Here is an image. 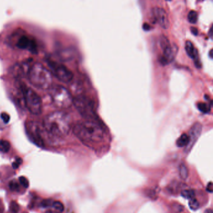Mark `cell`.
Listing matches in <instances>:
<instances>
[{
    "mask_svg": "<svg viewBox=\"0 0 213 213\" xmlns=\"http://www.w3.org/2000/svg\"><path fill=\"white\" fill-rule=\"evenodd\" d=\"M53 201L52 199H44V200H43L42 201L41 205L44 207H48L51 206V205L53 206Z\"/></svg>",
    "mask_w": 213,
    "mask_h": 213,
    "instance_id": "26",
    "label": "cell"
},
{
    "mask_svg": "<svg viewBox=\"0 0 213 213\" xmlns=\"http://www.w3.org/2000/svg\"><path fill=\"white\" fill-rule=\"evenodd\" d=\"M153 16L160 26L164 28L168 29L169 27V21L166 11L160 8H156L153 10Z\"/></svg>",
    "mask_w": 213,
    "mask_h": 213,
    "instance_id": "12",
    "label": "cell"
},
{
    "mask_svg": "<svg viewBox=\"0 0 213 213\" xmlns=\"http://www.w3.org/2000/svg\"><path fill=\"white\" fill-rule=\"evenodd\" d=\"M11 145L10 142L5 140H0V151L3 153H7L10 151Z\"/></svg>",
    "mask_w": 213,
    "mask_h": 213,
    "instance_id": "15",
    "label": "cell"
},
{
    "mask_svg": "<svg viewBox=\"0 0 213 213\" xmlns=\"http://www.w3.org/2000/svg\"><path fill=\"white\" fill-rule=\"evenodd\" d=\"M16 46L20 49H27L32 53H36L37 52L35 41L28 36H22L20 37L17 41Z\"/></svg>",
    "mask_w": 213,
    "mask_h": 213,
    "instance_id": "11",
    "label": "cell"
},
{
    "mask_svg": "<svg viewBox=\"0 0 213 213\" xmlns=\"http://www.w3.org/2000/svg\"><path fill=\"white\" fill-rule=\"evenodd\" d=\"M160 45L163 50V56L160 62L163 65H166L174 60L177 53V47L172 46L168 39L164 36H162L160 39Z\"/></svg>",
    "mask_w": 213,
    "mask_h": 213,
    "instance_id": "8",
    "label": "cell"
},
{
    "mask_svg": "<svg viewBox=\"0 0 213 213\" xmlns=\"http://www.w3.org/2000/svg\"><path fill=\"white\" fill-rule=\"evenodd\" d=\"M181 195L184 198L190 199L191 198H193L194 197L195 194H194V192L193 190H192V189H185L181 192Z\"/></svg>",
    "mask_w": 213,
    "mask_h": 213,
    "instance_id": "19",
    "label": "cell"
},
{
    "mask_svg": "<svg viewBox=\"0 0 213 213\" xmlns=\"http://www.w3.org/2000/svg\"><path fill=\"white\" fill-rule=\"evenodd\" d=\"M28 76L30 83L38 89L46 90L51 87L53 82L51 73L42 64H34L28 71Z\"/></svg>",
    "mask_w": 213,
    "mask_h": 213,
    "instance_id": "3",
    "label": "cell"
},
{
    "mask_svg": "<svg viewBox=\"0 0 213 213\" xmlns=\"http://www.w3.org/2000/svg\"><path fill=\"white\" fill-rule=\"evenodd\" d=\"M191 31L192 33L194 35H195V36H196V35L197 34V33H198L197 29L196 28H191Z\"/></svg>",
    "mask_w": 213,
    "mask_h": 213,
    "instance_id": "30",
    "label": "cell"
},
{
    "mask_svg": "<svg viewBox=\"0 0 213 213\" xmlns=\"http://www.w3.org/2000/svg\"><path fill=\"white\" fill-rule=\"evenodd\" d=\"M48 65L53 75L61 82L69 83L73 79L74 74L72 71L65 65L53 61L48 62Z\"/></svg>",
    "mask_w": 213,
    "mask_h": 213,
    "instance_id": "7",
    "label": "cell"
},
{
    "mask_svg": "<svg viewBox=\"0 0 213 213\" xmlns=\"http://www.w3.org/2000/svg\"><path fill=\"white\" fill-rule=\"evenodd\" d=\"M49 89L52 102L57 107L67 109L73 104V99L72 95L65 87L59 85H56Z\"/></svg>",
    "mask_w": 213,
    "mask_h": 213,
    "instance_id": "4",
    "label": "cell"
},
{
    "mask_svg": "<svg viewBox=\"0 0 213 213\" xmlns=\"http://www.w3.org/2000/svg\"><path fill=\"white\" fill-rule=\"evenodd\" d=\"M19 181L21 184L25 188H28L29 187V181L26 178L25 176H20L19 178Z\"/></svg>",
    "mask_w": 213,
    "mask_h": 213,
    "instance_id": "24",
    "label": "cell"
},
{
    "mask_svg": "<svg viewBox=\"0 0 213 213\" xmlns=\"http://www.w3.org/2000/svg\"><path fill=\"white\" fill-rule=\"evenodd\" d=\"M198 1H201V0H198Z\"/></svg>",
    "mask_w": 213,
    "mask_h": 213,
    "instance_id": "35",
    "label": "cell"
},
{
    "mask_svg": "<svg viewBox=\"0 0 213 213\" xmlns=\"http://www.w3.org/2000/svg\"><path fill=\"white\" fill-rule=\"evenodd\" d=\"M188 20L191 24H196L197 21V13L195 11H191L188 15Z\"/></svg>",
    "mask_w": 213,
    "mask_h": 213,
    "instance_id": "18",
    "label": "cell"
},
{
    "mask_svg": "<svg viewBox=\"0 0 213 213\" xmlns=\"http://www.w3.org/2000/svg\"><path fill=\"white\" fill-rule=\"evenodd\" d=\"M197 107L198 110L204 113H208L210 111V109H211V107L208 104L206 103H203V102H199L197 104Z\"/></svg>",
    "mask_w": 213,
    "mask_h": 213,
    "instance_id": "16",
    "label": "cell"
},
{
    "mask_svg": "<svg viewBox=\"0 0 213 213\" xmlns=\"http://www.w3.org/2000/svg\"><path fill=\"white\" fill-rule=\"evenodd\" d=\"M209 56H210L211 58L212 57V49H211V50L210 51V52H209Z\"/></svg>",
    "mask_w": 213,
    "mask_h": 213,
    "instance_id": "33",
    "label": "cell"
},
{
    "mask_svg": "<svg viewBox=\"0 0 213 213\" xmlns=\"http://www.w3.org/2000/svg\"><path fill=\"white\" fill-rule=\"evenodd\" d=\"M1 118L5 123H8L10 120V116L6 112H2L1 113Z\"/></svg>",
    "mask_w": 213,
    "mask_h": 213,
    "instance_id": "25",
    "label": "cell"
},
{
    "mask_svg": "<svg viewBox=\"0 0 213 213\" xmlns=\"http://www.w3.org/2000/svg\"><path fill=\"white\" fill-rule=\"evenodd\" d=\"M10 188L12 191H18L20 190V186L19 184L15 180H12L9 184Z\"/></svg>",
    "mask_w": 213,
    "mask_h": 213,
    "instance_id": "23",
    "label": "cell"
},
{
    "mask_svg": "<svg viewBox=\"0 0 213 213\" xmlns=\"http://www.w3.org/2000/svg\"><path fill=\"white\" fill-rule=\"evenodd\" d=\"M189 136L186 133H183L176 141V145L178 147H186L189 143Z\"/></svg>",
    "mask_w": 213,
    "mask_h": 213,
    "instance_id": "14",
    "label": "cell"
},
{
    "mask_svg": "<svg viewBox=\"0 0 213 213\" xmlns=\"http://www.w3.org/2000/svg\"><path fill=\"white\" fill-rule=\"evenodd\" d=\"M189 207L191 208V209H192L193 211H196L199 207V204L198 201L194 197L189 199Z\"/></svg>",
    "mask_w": 213,
    "mask_h": 213,
    "instance_id": "20",
    "label": "cell"
},
{
    "mask_svg": "<svg viewBox=\"0 0 213 213\" xmlns=\"http://www.w3.org/2000/svg\"><path fill=\"white\" fill-rule=\"evenodd\" d=\"M185 50L188 55L194 60L196 65L197 67H201V63L199 60L198 52L197 49L194 47L193 44L190 41H187L185 44Z\"/></svg>",
    "mask_w": 213,
    "mask_h": 213,
    "instance_id": "13",
    "label": "cell"
},
{
    "mask_svg": "<svg viewBox=\"0 0 213 213\" xmlns=\"http://www.w3.org/2000/svg\"><path fill=\"white\" fill-rule=\"evenodd\" d=\"M10 209L13 213H17L20 210V206L16 201H12L10 203Z\"/></svg>",
    "mask_w": 213,
    "mask_h": 213,
    "instance_id": "21",
    "label": "cell"
},
{
    "mask_svg": "<svg viewBox=\"0 0 213 213\" xmlns=\"http://www.w3.org/2000/svg\"><path fill=\"white\" fill-rule=\"evenodd\" d=\"M204 213H212V211L211 209H207Z\"/></svg>",
    "mask_w": 213,
    "mask_h": 213,
    "instance_id": "32",
    "label": "cell"
},
{
    "mask_svg": "<svg viewBox=\"0 0 213 213\" xmlns=\"http://www.w3.org/2000/svg\"><path fill=\"white\" fill-rule=\"evenodd\" d=\"M43 126L51 136L63 137L66 136L71 128L70 118L63 112H54L48 114L44 118Z\"/></svg>",
    "mask_w": 213,
    "mask_h": 213,
    "instance_id": "1",
    "label": "cell"
},
{
    "mask_svg": "<svg viewBox=\"0 0 213 213\" xmlns=\"http://www.w3.org/2000/svg\"><path fill=\"white\" fill-rule=\"evenodd\" d=\"M207 191L211 193H212V184L211 182H210L208 184H207Z\"/></svg>",
    "mask_w": 213,
    "mask_h": 213,
    "instance_id": "28",
    "label": "cell"
},
{
    "mask_svg": "<svg viewBox=\"0 0 213 213\" xmlns=\"http://www.w3.org/2000/svg\"><path fill=\"white\" fill-rule=\"evenodd\" d=\"M53 207L58 211L59 212H63L64 211V205L63 204L62 202H61L60 201H55V202H53Z\"/></svg>",
    "mask_w": 213,
    "mask_h": 213,
    "instance_id": "22",
    "label": "cell"
},
{
    "mask_svg": "<svg viewBox=\"0 0 213 213\" xmlns=\"http://www.w3.org/2000/svg\"><path fill=\"white\" fill-rule=\"evenodd\" d=\"M73 104L80 115L86 120H96V115L93 103L88 97L79 95L73 99Z\"/></svg>",
    "mask_w": 213,
    "mask_h": 213,
    "instance_id": "5",
    "label": "cell"
},
{
    "mask_svg": "<svg viewBox=\"0 0 213 213\" xmlns=\"http://www.w3.org/2000/svg\"><path fill=\"white\" fill-rule=\"evenodd\" d=\"M143 28L144 30H145V31H150V30L151 29V26H150L149 24H146V23H145V24L143 25Z\"/></svg>",
    "mask_w": 213,
    "mask_h": 213,
    "instance_id": "29",
    "label": "cell"
},
{
    "mask_svg": "<svg viewBox=\"0 0 213 213\" xmlns=\"http://www.w3.org/2000/svg\"><path fill=\"white\" fill-rule=\"evenodd\" d=\"M22 162H23V160H22L21 158H17L16 159V161H15V162H13V164H12L13 168L14 169H17V168H18V167L20 166V165H21Z\"/></svg>",
    "mask_w": 213,
    "mask_h": 213,
    "instance_id": "27",
    "label": "cell"
},
{
    "mask_svg": "<svg viewBox=\"0 0 213 213\" xmlns=\"http://www.w3.org/2000/svg\"><path fill=\"white\" fill-rule=\"evenodd\" d=\"M202 125L199 122H196L191 128L189 130V143L188 145L186 147V152H189L190 150L193 147L194 145L199 138V136L202 132Z\"/></svg>",
    "mask_w": 213,
    "mask_h": 213,
    "instance_id": "10",
    "label": "cell"
},
{
    "mask_svg": "<svg viewBox=\"0 0 213 213\" xmlns=\"http://www.w3.org/2000/svg\"><path fill=\"white\" fill-rule=\"evenodd\" d=\"M26 131L31 140L38 146L44 145V137L42 128L35 122H30L26 125Z\"/></svg>",
    "mask_w": 213,
    "mask_h": 213,
    "instance_id": "9",
    "label": "cell"
},
{
    "mask_svg": "<svg viewBox=\"0 0 213 213\" xmlns=\"http://www.w3.org/2000/svg\"><path fill=\"white\" fill-rule=\"evenodd\" d=\"M73 131L80 140L92 143L101 141L104 135L102 126L96 120H86L78 123L75 125Z\"/></svg>",
    "mask_w": 213,
    "mask_h": 213,
    "instance_id": "2",
    "label": "cell"
},
{
    "mask_svg": "<svg viewBox=\"0 0 213 213\" xmlns=\"http://www.w3.org/2000/svg\"><path fill=\"white\" fill-rule=\"evenodd\" d=\"M179 175L183 180H186L188 176V170L184 164H181L179 166Z\"/></svg>",
    "mask_w": 213,
    "mask_h": 213,
    "instance_id": "17",
    "label": "cell"
},
{
    "mask_svg": "<svg viewBox=\"0 0 213 213\" xmlns=\"http://www.w3.org/2000/svg\"><path fill=\"white\" fill-rule=\"evenodd\" d=\"M23 95L26 107L33 115H38L42 112V101L39 95L32 89L23 88Z\"/></svg>",
    "mask_w": 213,
    "mask_h": 213,
    "instance_id": "6",
    "label": "cell"
},
{
    "mask_svg": "<svg viewBox=\"0 0 213 213\" xmlns=\"http://www.w3.org/2000/svg\"><path fill=\"white\" fill-rule=\"evenodd\" d=\"M167 1H170V0H167Z\"/></svg>",
    "mask_w": 213,
    "mask_h": 213,
    "instance_id": "34",
    "label": "cell"
},
{
    "mask_svg": "<svg viewBox=\"0 0 213 213\" xmlns=\"http://www.w3.org/2000/svg\"><path fill=\"white\" fill-rule=\"evenodd\" d=\"M3 204L0 202V213H3Z\"/></svg>",
    "mask_w": 213,
    "mask_h": 213,
    "instance_id": "31",
    "label": "cell"
}]
</instances>
